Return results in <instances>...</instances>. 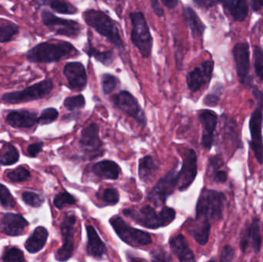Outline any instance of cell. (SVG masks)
<instances>
[{"instance_id":"1","label":"cell","mask_w":263,"mask_h":262,"mask_svg":"<svg viewBox=\"0 0 263 262\" xmlns=\"http://www.w3.org/2000/svg\"><path fill=\"white\" fill-rule=\"evenodd\" d=\"M83 18L88 26L104 36L116 48L125 52V45L120 34L118 26L112 18L103 11L88 9L83 12Z\"/></svg>"},{"instance_id":"2","label":"cell","mask_w":263,"mask_h":262,"mask_svg":"<svg viewBox=\"0 0 263 262\" xmlns=\"http://www.w3.org/2000/svg\"><path fill=\"white\" fill-rule=\"evenodd\" d=\"M77 49L69 42H43L27 51L26 58L30 63H52L60 62Z\"/></svg>"},{"instance_id":"3","label":"cell","mask_w":263,"mask_h":262,"mask_svg":"<svg viewBox=\"0 0 263 262\" xmlns=\"http://www.w3.org/2000/svg\"><path fill=\"white\" fill-rule=\"evenodd\" d=\"M125 216L131 218L141 226L150 229H157L168 226L174 221L176 212L171 208L164 207L158 213L153 207L144 206L140 209H126L123 211Z\"/></svg>"},{"instance_id":"4","label":"cell","mask_w":263,"mask_h":262,"mask_svg":"<svg viewBox=\"0 0 263 262\" xmlns=\"http://www.w3.org/2000/svg\"><path fill=\"white\" fill-rule=\"evenodd\" d=\"M225 201L222 192L204 189L196 205V218L210 223L222 219Z\"/></svg>"},{"instance_id":"5","label":"cell","mask_w":263,"mask_h":262,"mask_svg":"<svg viewBox=\"0 0 263 262\" xmlns=\"http://www.w3.org/2000/svg\"><path fill=\"white\" fill-rule=\"evenodd\" d=\"M54 83L52 78H48L28 86L21 91L6 92L1 96V100L6 104L16 105L29 102L43 99L53 90Z\"/></svg>"},{"instance_id":"6","label":"cell","mask_w":263,"mask_h":262,"mask_svg":"<svg viewBox=\"0 0 263 262\" xmlns=\"http://www.w3.org/2000/svg\"><path fill=\"white\" fill-rule=\"evenodd\" d=\"M129 18L132 42L143 58H148L153 49V38L145 15L142 12H132Z\"/></svg>"},{"instance_id":"7","label":"cell","mask_w":263,"mask_h":262,"mask_svg":"<svg viewBox=\"0 0 263 262\" xmlns=\"http://www.w3.org/2000/svg\"><path fill=\"white\" fill-rule=\"evenodd\" d=\"M109 223L120 239L132 247H142L153 243L149 234L131 227L118 215L112 217Z\"/></svg>"},{"instance_id":"8","label":"cell","mask_w":263,"mask_h":262,"mask_svg":"<svg viewBox=\"0 0 263 262\" xmlns=\"http://www.w3.org/2000/svg\"><path fill=\"white\" fill-rule=\"evenodd\" d=\"M41 18L44 26L55 35L75 38L81 34V25L74 20L60 18L46 9L42 12Z\"/></svg>"},{"instance_id":"9","label":"cell","mask_w":263,"mask_h":262,"mask_svg":"<svg viewBox=\"0 0 263 262\" xmlns=\"http://www.w3.org/2000/svg\"><path fill=\"white\" fill-rule=\"evenodd\" d=\"M76 215L72 212H66L60 224L63 246L55 253V258L59 261H66L71 258L75 249Z\"/></svg>"},{"instance_id":"10","label":"cell","mask_w":263,"mask_h":262,"mask_svg":"<svg viewBox=\"0 0 263 262\" xmlns=\"http://www.w3.org/2000/svg\"><path fill=\"white\" fill-rule=\"evenodd\" d=\"M176 167L161 178L148 195V199L156 206L164 204L167 198L174 192L179 183V171Z\"/></svg>"},{"instance_id":"11","label":"cell","mask_w":263,"mask_h":262,"mask_svg":"<svg viewBox=\"0 0 263 262\" xmlns=\"http://www.w3.org/2000/svg\"><path fill=\"white\" fill-rule=\"evenodd\" d=\"M182 165L179 171V191H185L193 184L197 175V156L193 149H184L181 152Z\"/></svg>"},{"instance_id":"12","label":"cell","mask_w":263,"mask_h":262,"mask_svg":"<svg viewBox=\"0 0 263 262\" xmlns=\"http://www.w3.org/2000/svg\"><path fill=\"white\" fill-rule=\"evenodd\" d=\"M80 144L83 152L89 158L102 155L103 143L100 138V127L97 123H92L83 129Z\"/></svg>"},{"instance_id":"13","label":"cell","mask_w":263,"mask_h":262,"mask_svg":"<svg viewBox=\"0 0 263 262\" xmlns=\"http://www.w3.org/2000/svg\"><path fill=\"white\" fill-rule=\"evenodd\" d=\"M114 103L116 106L126 115L134 118L142 126H145L146 118H145V112L139 106L137 99L132 95L130 92L127 91H121L120 93L116 95L114 98Z\"/></svg>"},{"instance_id":"14","label":"cell","mask_w":263,"mask_h":262,"mask_svg":"<svg viewBox=\"0 0 263 262\" xmlns=\"http://www.w3.org/2000/svg\"><path fill=\"white\" fill-rule=\"evenodd\" d=\"M262 120V111L260 108H258L253 112L250 118V129L252 138L250 146L254 152L256 160L260 165L263 163Z\"/></svg>"},{"instance_id":"15","label":"cell","mask_w":263,"mask_h":262,"mask_svg":"<svg viewBox=\"0 0 263 262\" xmlns=\"http://www.w3.org/2000/svg\"><path fill=\"white\" fill-rule=\"evenodd\" d=\"M214 63L212 60L203 62L200 66L195 68L186 75V83L189 89L196 92L200 90L206 83H210L213 75Z\"/></svg>"},{"instance_id":"16","label":"cell","mask_w":263,"mask_h":262,"mask_svg":"<svg viewBox=\"0 0 263 262\" xmlns=\"http://www.w3.org/2000/svg\"><path fill=\"white\" fill-rule=\"evenodd\" d=\"M236 70L241 83L244 86L251 84L249 73L250 69V47L247 43H238L233 49Z\"/></svg>"},{"instance_id":"17","label":"cell","mask_w":263,"mask_h":262,"mask_svg":"<svg viewBox=\"0 0 263 262\" xmlns=\"http://www.w3.org/2000/svg\"><path fill=\"white\" fill-rule=\"evenodd\" d=\"M63 72L72 90L83 91L87 86V73L85 66L80 62L66 63Z\"/></svg>"},{"instance_id":"18","label":"cell","mask_w":263,"mask_h":262,"mask_svg":"<svg viewBox=\"0 0 263 262\" xmlns=\"http://www.w3.org/2000/svg\"><path fill=\"white\" fill-rule=\"evenodd\" d=\"M29 225V221L20 214L6 213L0 219V229L7 236L23 235Z\"/></svg>"},{"instance_id":"19","label":"cell","mask_w":263,"mask_h":262,"mask_svg":"<svg viewBox=\"0 0 263 262\" xmlns=\"http://www.w3.org/2000/svg\"><path fill=\"white\" fill-rule=\"evenodd\" d=\"M38 114L26 109L12 110L6 118V123L15 129H31L38 125Z\"/></svg>"},{"instance_id":"20","label":"cell","mask_w":263,"mask_h":262,"mask_svg":"<svg viewBox=\"0 0 263 262\" xmlns=\"http://www.w3.org/2000/svg\"><path fill=\"white\" fill-rule=\"evenodd\" d=\"M199 120L203 128L202 144L205 149H210L213 143V134L216 130L218 123V116L216 112L211 110H202L199 113Z\"/></svg>"},{"instance_id":"21","label":"cell","mask_w":263,"mask_h":262,"mask_svg":"<svg viewBox=\"0 0 263 262\" xmlns=\"http://www.w3.org/2000/svg\"><path fill=\"white\" fill-rule=\"evenodd\" d=\"M170 246L175 256L177 257L180 261H193L195 259L194 254L189 246L188 241L184 235L179 234L172 237L170 240Z\"/></svg>"},{"instance_id":"22","label":"cell","mask_w":263,"mask_h":262,"mask_svg":"<svg viewBox=\"0 0 263 262\" xmlns=\"http://www.w3.org/2000/svg\"><path fill=\"white\" fill-rule=\"evenodd\" d=\"M49 232L43 226L34 229L25 243V249L29 253L35 254L43 250L47 243Z\"/></svg>"},{"instance_id":"23","label":"cell","mask_w":263,"mask_h":262,"mask_svg":"<svg viewBox=\"0 0 263 262\" xmlns=\"http://www.w3.org/2000/svg\"><path fill=\"white\" fill-rule=\"evenodd\" d=\"M187 230L198 244L205 246L210 238L211 224L210 221L196 218L189 224Z\"/></svg>"},{"instance_id":"24","label":"cell","mask_w":263,"mask_h":262,"mask_svg":"<svg viewBox=\"0 0 263 262\" xmlns=\"http://www.w3.org/2000/svg\"><path fill=\"white\" fill-rule=\"evenodd\" d=\"M88 243L86 252L90 256L102 258L106 255V246L92 226H86Z\"/></svg>"},{"instance_id":"25","label":"cell","mask_w":263,"mask_h":262,"mask_svg":"<svg viewBox=\"0 0 263 262\" xmlns=\"http://www.w3.org/2000/svg\"><path fill=\"white\" fill-rule=\"evenodd\" d=\"M92 172L101 179L117 180L120 175V167L115 162L104 160L92 166Z\"/></svg>"},{"instance_id":"26","label":"cell","mask_w":263,"mask_h":262,"mask_svg":"<svg viewBox=\"0 0 263 262\" xmlns=\"http://www.w3.org/2000/svg\"><path fill=\"white\" fill-rule=\"evenodd\" d=\"M228 10L233 19L242 22L248 15L249 7L247 0H219Z\"/></svg>"},{"instance_id":"27","label":"cell","mask_w":263,"mask_h":262,"mask_svg":"<svg viewBox=\"0 0 263 262\" xmlns=\"http://www.w3.org/2000/svg\"><path fill=\"white\" fill-rule=\"evenodd\" d=\"M184 16L191 30L192 35L194 38H200L203 35L205 29V25L201 21L196 12L192 8L186 7L184 11Z\"/></svg>"},{"instance_id":"28","label":"cell","mask_w":263,"mask_h":262,"mask_svg":"<svg viewBox=\"0 0 263 262\" xmlns=\"http://www.w3.org/2000/svg\"><path fill=\"white\" fill-rule=\"evenodd\" d=\"M37 3L40 6H49L57 13L74 15L78 12V9L66 0H37Z\"/></svg>"},{"instance_id":"29","label":"cell","mask_w":263,"mask_h":262,"mask_svg":"<svg viewBox=\"0 0 263 262\" xmlns=\"http://www.w3.org/2000/svg\"><path fill=\"white\" fill-rule=\"evenodd\" d=\"M20 155L14 145L6 143L0 149V166H9L20 161Z\"/></svg>"},{"instance_id":"30","label":"cell","mask_w":263,"mask_h":262,"mask_svg":"<svg viewBox=\"0 0 263 262\" xmlns=\"http://www.w3.org/2000/svg\"><path fill=\"white\" fill-rule=\"evenodd\" d=\"M20 33V26L16 23L0 18V43H10Z\"/></svg>"},{"instance_id":"31","label":"cell","mask_w":263,"mask_h":262,"mask_svg":"<svg viewBox=\"0 0 263 262\" xmlns=\"http://www.w3.org/2000/svg\"><path fill=\"white\" fill-rule=\"evenodd\" d=\"M138 170L140 179L147 183L151 180L152 177L154 175L155 172L157 170V166L155 164L153 158L150 155H146L139 160Z\"/></svg>"},{"instance_id":"32","label":"cell","mask_w":263,"mask_h":262,"mask_svg":"<svg viewBox=\"0 0 263 262\" xmlns=\"http://www.w3.org/2000/svg\"><path fill=\"white\" fill-rule=\"evenodd\" d=\"M83 51L89 55V57H93L96 60L101 63L105 66H110L114 61V55L112 51H104L100 52L98 49H96L90 41H88L85 47L83 48Z\"/></svg>"},{"instance_id":"33","label":"cell","mask_w":263,"mask_h":262,"mask_svg":"<svg viewBox=\"0 0 263 262\" xmlns=\"http://www.w3.org/2000/svg\"><path fill=\"white\" fill-rule=\"evenodd\" d=\"M250 238L252 241L253 251L255 253L258 254L260 252L262 246V236L260 232V223L257 218H253L251 225L249 226Z\"/></svg>"},{"instance_id":"34","label":"cell","mask_w":263,"mask_h":262,"mask_svg":"<svg viewBox=\"0 0 263 262\" xmlns=\"http://www.w3.org/2000/svg\"><path fill=\"white\" fill-rule=\"evenodd\" d=\"M102 89L106 95L112 93L120 84V80L115 75L105 73L101 78Z\"/></svg>"},{"instance_id":"35","label":"cell","mask_w":263,"mask_h":262,"mask_svg":"<svg viewBox=\"0 0 263 262\" xmlns=\"http://www.w3.org/2000/svg\"><path fill=\"white\" fill-rule=\"evenodd\" d=\"M7 177L12 183H23L30 178L31 173L24 166H20L9 172Z\"/></svg>"},{"instance_id":"36","label":"cell","mask_w":263,"mask_h":262,"mask_svg":"<svg viewBox=\"0 0 263 262\" xmlns=\"http://www.w3.org/2000/svg\"><path fill=\"white\" fill-rule=\"evenodd\" d=\"M22 199L25 204L35 209L41 207L44 203V198L41 195L30 191H26L23 192L22 194Z\"/></svg>"},{"instance_id":"37","label":"cell","mask_w":263,"mask_h":262,"mask_svg":"<svg viewBox=\"0 0 263 262\" xmlns=\"http://www.w3.org/2000/svg\"><path fill=\"white\" fill-rule=\"evenodd\" d=\"M0 203L6 209H12L15 206V200L6 186L0 183Z\"/></svg>"},{"instance_id":"38","label":"cell","mask_w":263,"mask_h":262,"mask_svg":"<svg viewBox=\"0 0 263 262\" xmlns=\"http://www.w3.org/2000/svg\"><path fill=\"white\" fill-rule=\"evenodd\" d=\"M2 260L4 262H24L26 261L24 253L21 249L16 247L9 248L5 251Z\"/></svg>"},{"instance_id":"39","label":"cell","mask_w":263,"mask_h":262,"mask_svg":"<svg viewBox=\"0 0 263 262\" xmlns=\"http://www.w3.org/2000/svg\"><path fill=\"white\" fill-rule=\"evenodd\" d=\"M77 203V200L67 192H60L53 199V205L58 209H62L66 206H72Z\"/></svg>"},{"instance_id":"40","label":"cell","mask_w":263,"mask_h":262,"mask_svg":"<svg viewBox=\"0 0 263 262\" xmlns=\"http://www.w3.org/2000/svg\"><path fill=\"white\" fill-rule=\"evenodd\" d=\"M59 112L55 108H46L40 114L38 118V124L42 126L51 124L58 118Z\"/></svg>"},{"instance_id":"41","label":"cell","mask_w":263,"mask_h":262,"mask_svg":"<svg viewBox=\"0 0 263 262\" xmlns=\"http://www.w3.org/2000/svg\"><path fill=\"white\" fill-rule=\"evenodd\" d=\"M65 108L68 110L73 111L75 109H82L86 105V99L83 95L68 97L63 103Z\"/></svg>"},{"instance_id":"42","label":"cell","mask_w":263,"mask_h":262,"mask_svg":"<svg viewBox=\"0 0 263 262\" xmlns=\"http://www.w3.org/2000/svg\"><path fill=\"white\" fill-rule=\"evenodd\" d=\"M222 92V86L219 84L214 86L213 92L206 95L204 98V104L210 107H214L217 106L220 99V95Z\"/></svg>"},{"instance_id":"43","label":"cell","mask_w":263,"mask_h":262,"mask_svg":"<svg viewBox=\"0 0 263 262\" xmlns=\"http://www.w3.org/2000/svg\"><path fill=\"white\" fill-rule=\"evenodd\" d=\"M100 199L103 200L109 206H114L120 201V194L117 189L109 188V189H105L100 197Z\"/></svg>"},{"instance_id":"44","label":"cell","mask_w":263,"mask_h":262,"mask_svg":"<svg viewBox=\"0 0 263 262\" xmlns=\"http://www.w3.org/2000/svg\"><path fill=\"white\" fill-rule=\"evenodd\" d=\"M255 70L256 75L263 81V52L260 48L255 49Z\"/></svg>"},{"instance_id":"45","label":"cell","mask_w":263,"mask_h":262,"mask_svg":"<svg viewBox=\"0 0 263 262\" xmlns=\"http://www.w3.org/2000/svg\"><path fill=\"white\" fill-rule=\"evenodd\" d=\"M152 260L157 261H173L171 257L164 251L162 248H158L154 249L151 252Z\"/></svg>"},{"instance_id":"46","label":"cell","mask_w":263,"mask_h":262,"mask_svg":"<svg viewBox=\"0 0 263 262\" xmlns=\"http://www.w3.org/2000/svg\"><path fill=\"white\" fill-rule=\"evenodd\" d=\"M44 143L43 142H39V143H32L29 145L27 148L28 155L31 158H36L39 154L43 150Z\"/></svg>"},{"instance_id":"47","label":"cell","mask_w":263,"mask_h":262,"mask_svg":"<svg viewBox=\"0 0 263 262\" xmlns=\"http://www.w3.org/2000/svg\"><path fill=\"white\" fill-rule=\"evenodd\" d=\"M235 257V251L231 246H227L222 249L221 252V261H233Z\"/></svg>"},{"instance_id":"48","label":"cell","mask_w":263,"mask_h":262,"mask_svg":"<svg viewBox=\"0 0 263 262\" xmlns=\"http://www.w3.org/2000/svg\"><path fill=\"white\" fill-rule=\"evenodd\" d=\"M250 232H249V226L246 228L245 231L242 235L240 241V248L242 252H245L248 249L249 244H250Z\"/></svg>"},{"instance_id":"49","label":"cell","mask_w":263,"mask_h":262,"mask_svg":"<svg viewBox=\"0 0 263 262\" xmlns=\"http://www.w3.org/2000/svg\"><path fill=\"white\" fill-rule=\"evenodd\" d=\"M218 1L219 0H193L196 6H199V8H203V9L213 7L216 5Z\"/></svg>"},{"instance_id":"50","label":"cell","mask_w":263,"mask_h":262,"mask_svg":"<svg viewBox=\"0 0 263 262\" xmlns=\"http://www.w3.org/2000/svg\"><path fill=\"white\" fill-rule=\"evenodd\" d=\"M150 4H151L152 9L153 12L157 16L162 17L164 15V10L162 6L158 0H149Z\"/></svg>"},{"instance_id":"51","label":"cell","mask_w":263,"mask_h":262,"mask_svg":"<svg viewBox=\"0 0 263 262\" xmlns=\"http://www.w3.org/2000/svg\"><path fill=\"white\" fill-rule=\"evenodd\" d=\"M227 173L225 171H222V169L216 171V172H213V179L215 182L218 183H224L227 182Z\"/></svg>"},{"instance_id":"52","label":"cell","mask_w":263,"mask_h":262,"mask_svg":"<svg viewBox=\"0 0 263 262\" xmlns=\"http://www.w3.org/2000/svg\"><path fill=\"white\" fill-rule=\"evenodd\" d=\"M253 93L255 98L257 100L259 108H260L261 110L263 111V94L257 89H253Z\"/></svg>"},{"instance_id":"53","label":"cell","mask_w":263,"mask_h":262,"mask_svg":"<svg viewBox=\"0 0 263 262\" xmlns=\"http://www.w3.org/2000/svg\"><path fill=\"white\" fill-rule=\"evenodd\" d=\"M165 7L168 9H174L179 4V0H161Z\"/></svg>"},{"instance_id":"54","label":"cell","mask_w":263,"mask_h":262,"mask_svg":"<svg viewBox=\"0 0 263 262\" xmlns=\"http://www.w3.org/2000/svg\"><path fill=\"white\" fill-rule=\"evenodd\" d=\"M251 5L255 11L259 10L263 8V0H252Z\"/></svg>"}]
</instances>
